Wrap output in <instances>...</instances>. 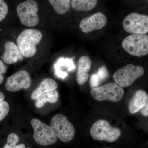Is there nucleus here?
<instances>
[{"mask_svg": "<svg viewBox=\"0 0 148 148\" xmlns=\"http://www.w3.org/2000/svg\"><path fill=\"white\" fill-rule=\"evenodd\" d=\"M58 87V84L54 79L47 78L42 81L39 85L32 92L31 98L32 100H36L43 94L55 90Z\"/></svg>", "mask_w": 148, "mask_h": 148, "instance_id": "obj_15", "label": "nucleus"}, {"mask_svg": "<svg viewBox=\"0 0 148 148\" xmlns=\"http://www.w3.org/2000/svg\"><path fill=\"white\" fill-rule=\"evenodd\" d=\"M141 112L143 115L147 117L148 116V102H147L145 106L141 110Z\"/></svg>", "mask_w": 148, "mask_h": 148, "instance_id": "obj_26", "label": "nucleus"}, {"mask_svg": "<svg viewBox=\"0 0 148 148\" xmlns=\"http://www.w3.org/2000/svg\"><path fill=\"white\" fill-rule=\"evenodd\" d=\"M96 74L98 75L99 82L106 79L108 76V70L106 69V66H104L98 69V71Z\"/></svg>", "mask_w": 148, "mask_h": 148, "instance_id": "obj_23", "label": "nucleus"}, {"mask_svg": "<svg viewBox=\"0 0 148 148\" xmlns=\"http://www.w3.org/2000/svg\"><path fill=\"white\" fill-rule=\"evenodd\" d=\"M15 148H26V146L23 144H19L17 145ZM27 148H31L30 147H27Z\"/></svg>", "mask_w": 148, "mask_h": 148, "instance_id": "obj_27", "label": "nucleus"}, {"mask_svg": "<svg viewBox=\"0 0 148 148\" xmlns=\"http://www.w3.org/2000/svg\"><path fill=\"white\" fill-rule=\"evenodd\" d=\"M96 0H72L71 5L74 9L79 11H89L95 8Z\"/></svg>", "mask_w": 148, "mask_h": 148, "instance_id": "obj_18", "label": "nucleus"}, {"mask_svg": "<svg viewBox=\"0 0 148 148\" xmlns=\"http://www.w3.org/2000/svg\"><path fill=\"white\" fill-rule=\"evenodd\" d=\"M54 69H55V74L59 78L64 79L68 76L67 73L61 71L62 69H67L69 72L73 71L75 69L73 61L72 58H64L61 57L58 58L56 63L54 64Z\"/></svg>", "mask_w": 148, "mask_h": 148, "instance_id": "obj_16", "label": "nucleus"}, {"mask_svg": "<svg viewBox=\"0 0 148 148\" xmlns=\"http://www.w3.org/2000/svg\"><path fill=\"white\" fill-rule=\"evenodd\" d=\"M31 124L34 130V140L39 145L49 146L57 142V137L50 126L37 118L32 119Z\"/></svg>", "mask_w": 148, "mask_h": 148, "instance_id": "obj_7", "label": "nucleus"}, {"mask_svg": "<svg viewBox=\"0 0 148 148\" xmlns=\"http://www.w3.org/2000/svg\"><path fill=\"white\" fill-rule=\"evenodd\" d=\"M19 141V138L17 134L10 133L8 137L6 144L3 148H15Z\"/></svg>", "mask_w": 148, "mask_h": 148, "instance_id": "obj_21", "label": "nucleus"}, {"mask_svg": "<svg viewBox=\"0 0 148 148\" xmlns=\"http://www.w3.org/2000/svg\"><path fill=\"white\" fill-rule=\"evenodd\" d=\"M48 1L58 14L63 15L70 10L71 3L70 0H49Z\"/></svg>", "mask_w": 148, "mask_h": 148, "instance_id": "obj_19", "label": "nucleus"}, {"mask_svg": "<svg viewBox=\"0 0 148 148\" xmlns=\"http://www.w3.org/2000/svg\"><path fill=\"white\" fill-rule=\"evenodd\" d=\"M90 132L93 140H105L109 143L115 142L121 135L119 128L112 127L108 122L104 119L95 121L91 126Z\"/></svg>", "mask_w": 148, "mask_h": 148, "instance_id": "obj_2", "label": "nucleus"}, {"mask_svg": "<svg viewBox=\"0 0 148 148\" xmlns=\"http://www.w3.org/2000/svg\"><path fill=\"white\" fill-rule=\"evenodd\" d=\"M90 93L92 98L96 101H108L117 103L122 99L124 91L122 88L120 87L115 82H110L100 87L92 88Z\"/></svg>", "mask_w": 148, "mask_h": 148, "instance_id": "obj_4", "label": "nucleus"}, {"mask_svg": "<svg viewBox=\"0 0 148 148\" xmlns=\"http://www.w3.org/2000/svg\"><path fill=\"white\" fill-rule=\"evenodd\" d=\"M8 10V6L5 2L3 0H0V22L5 18Z\"/></svg>", "mask_w": 148, "mask_h": 148, "instance_id": "obj_22", "label": "nucleus"}, {"mask_svg": "<svg viewBox=\"0 0 148 148\" xmlns=\"http://www.w3.org/2000/svg\"><path fill=\"white\" fill-rule=\"evenodd\" d=\"M5 51L2 56L3 61L8 64L16 63L18 60H23V56L21 54L17 46L12 42L5 43Z\"/></svg>", "mask_w": 148, "mask_h": 148, "instance_id": "obj_12", "label": "nucleus"}, {"mask_svg": "<svg viewBox=\"0 0 148 148\" xmlns=\"http://www.w3.org/2000/svg\"><path fill=\"white\" fill-rule=\"evenodd\" d=\"M107 21L106 15L98 12L91 16L82 18L80 22L79 27L83 33L87 34L103 29Z\"/></svg>", "mask_w": 148, "mask_h": 148, "instance_id": "obj_11", "label": "nucleus"}, {"mask_svg": "<svg viewBox=\"0 0 148 148\" xmlns=\"http://www.w3.org/2000/svg\"><path fill=\"white\" fill-rule=\"evenodd\" d=\"M20 22L24 26L34 27L39 21L38 15V5L36 1L28 0L20 3L16 8Z\"/></svg>", "mask_w": 148, "mask_h": 148, "instance_id": "obj_9", "label": "nucleus"}, {"mask_svg": "<svg viewBox=\"0 0 148 148\" xmlns=\"http://www.w3.org/2000/svg\"><path fill=\"white\" fill-rule=\"evenodd\" d=\"M58 98L59 93L56 90L43 93L36 100L35 106L37 108H40L47 102L54 104L58 101Z\"/></svg>", "mask_w": 148, "mask_h": 148, "instance_id": "obj_17", "label": "nucleus"}, {"mask_svg": "<svg viewBox=\"0 0 148 148\" xmlns=\"http://www.w3.org/2000/svg\"></svg>", "mask_w": 148, "mask_h": 148, "instance_id": "obj_28", "label": "nucleus"}, {"mask_svg": "<svg viewBox=\"0 0 148 148\" xmlns=\"http://www.w3.org/2000/svg\"><path fill=\"white\" fill-rule=\"evenodd\" d=\"M4 99V94L0 91V122L7 116L9 112V105Z\"/></svg>", "mask_w": 148, "mask_h": 148, "instance_id": "obj_20", "label": "nucleus"}, {"mask_svg": "<svg viewBox=\"0 0 148 148\" xmlns=\"http://www.w3.org/2000/svg\"><path fill=\"white\" fill-rule=\"evenodd\" d=\"M122 25L125 31L129 34L145 35L148 32V16L132 12L125 17Z\"/></svg>", "mask_w": 148, "mask_h": 148, "instance_id": "obj_8", "label": "nucleus"}, {"mask_svg": "<svg viewBox=\"0 0 148 148\" xmlns=\"http://www.w3.org/2000/svg\"><path fill=\"white\" fill-rule=\"evenodd\" d=\"M7 67L0 60V84L2 83L4 80V77L3 74L7 71Z\"/></svg>", "mask_w": 148, "mask_h": 148, "instance_id": "obj_25", "label": "nucleus"}, {"mask_svg": "<svg viewBox=\"0 0 148 148\" xmlns=\"http://www.w3.org/2000/svg\"><path fill=\"white\" fill-rule=\"evenodd\" d=\"M42 38V34L39 30L33 29H25L17 37L18 47L23 56L32 57L37 51L36 45Z\"/></svg>", "mask_w": 148, "mask_h": 148, "instance_id": "obj_1", "label": "nucleus"}, {"mask_svg": "<svg viewBox=\"0 0 148 148\" xmlns=\"http://www.w3.org/2000/svg\"><path fill=\"white\" fill-rule=\"evenodd\" d=\"M144 73L145 70L142 66L128 64L117 70L113 75V79L120 87H127L142 76Z\"/></svg>", "mask_w": 148, "mask_h": 148, "instance_id": "obj_5", "label": "nucleus"}, {"mask_svg": "<svg viewBox=\"0 0 148 148\" xmlns=\"http://www.w3.org/2000/svg\"><path fill=\"white\" fill-rule=\"evenodd\" d=\"M32 84L30 74L25 70L19 71L9 77L5 83L6 90L17 92L21 89H27Z\"/></svg>", "mask_w": 148, "mask_h": 148, "instance_id": "obj_10", "label": "nucleus"}, {"mask_svg": "<svg viewBox=\"0 0 148 148\" xmlns=\"http://www.w3.org/2000/svg\"><path fill=\"white\" fill-rule=\"evenodd\" d=\"M92 61L88 56H81L78 61L77 80L79 84L83 85L86 82L89 75L88 72L91 68Z\"/></svg>", "mask_w": 148, "mask_h": 148, "instance_id": "obj_13", "label": "nucleus"}, {"mask_svg": "<svg viewBox=\"0 0 148 148\" xmlns=\"http://www.w3.org/2000/svg\"><path fill=\"white\" fill-rule=\"evenodd\" d=\"M122 46L130 55L141 57L148 53L147 35L132 34L125 38Z\"/></svg>", "mask_w": 148, "mask_h": 148, "instance_id": "obj_6", "label": "nucleus"}, {"mask_svg": "<svg viewBox=\"0 0 148 148\" xmlns=\"http://www.w3.org/2000/svg\"><path fill=\"white\" fill-rule=\"evenodd\" d=\"M50 127L61 142L68 143L73 139L75 132L73 125L62 114H56L52 118Z\"/></svg>", "mask_w": 148, "mask_h": 148, "instance_id": "obj_3", "label": "nucleus"}, {"mask_svg": "<svg viewBox=\"0 0 148 148\" xmlns=\"http://www.w3.org/2000/svg\"><path fill=\"white\" fill-rule=\"evenodd\" d=\"M99 81L98 79V75L97 74L94 73L92 74L90 77V85L91 87H97L99 85Z\"/></svg>", "mask_w": 148, "mask_h": 148, "instance_id": "obj_24", "label": "nucleus"}, {"mask_svg": "<svg viewBox=\"0 0 148 148\" xmlns=\"http://www.w3.org/2000/svg\"><path fill=\"white\" fill-rule=\"evenodd\" d=\"M148 102L147 92L143 90H138L135 92L130 101L128 110L130 113L134 114L141 110Z\"/></svg>", "mask_w": 148, "mask_h": 148, "instance_id": "obj_14", "label": "nucleus"}]
</instances>
